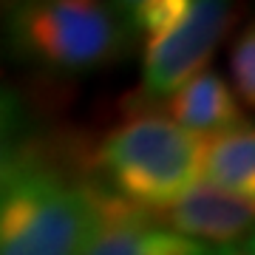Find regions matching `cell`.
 Listing matches in <instances>:
<instances>
[{"instance_id":"6","label":"cell","mask_w":255,"mask_h":255,"mask_svg":"<svg viewBox=\"0 0 255 255\" xmlns=\"http://www.w3.org/2000/svg\"><path fill=\"white\" fill-rule=\"evenodd\" d=\"M150 216L162 221L167 230H173L176 236L190 238L196 244L210 241L213 247H224L250 238L255 204L253 199L210 187V184H193L170 207Z\"/></svg>"},{"instance_id":"10","label":"cell","mask_w":255,"mask_h":255,"mask_svg":"<svg viewBox=\"0 0 255 255\" xmlns=\"http://www.w3.org/2000/svg\"><path fill=\"white\" fill-rule=\"evenodd\" d=\"M190 0H139L125 14V26L133 34H142L150 40H159L184 17Z\"/></svg>"},{"instance_id":"4","label":"cell","mask_w":255,"mask_h":255,"mask_svg":"<svg viewBox=\"0 0 255 255\" xmlns=\"http://www.w3.org/2000/svg\"><path fill=\"white\" fill-rule=\"evenodd\" d=\"M236 0H190L184 17L167 34L150 40L142 60V82L133 105L167 100L187 80L204 71L227 31Z\"/></svg>"},{"instance_id":"13","label":"cell","mask_w":255,"mask_h":255,"mask_svg":"<svg viewBox=\"0 0 255 255\" xmlns=\"http://www.w3.org/2000/svg\"><path fill=\"white\" fill-rule=\"evenodd\" d=\"M136 3H139V0H114V6H111V9L117 11L119 17H122V23H125V14H128L130 9H133Z\"/></svg>"},{"instance_id":"12","label":"cell","mask_w":255,"mask_h":255,"mask_svg":"<svg viewBox=\"0 0 255 255\" xmlns=\"http://www.w3.org/2000/svg\"><path fill=\"white\" fill-rule=\"evenodd\" d=\"M201 255H253V236L238 241V244H224V247H207Z\"/></svg>"},{"instance_id":"11","label":"cell","mask_w":255,"mask_h":255,"mask_svg":"<svg viewBox=\"0 0 255 255\" xmlns=\"http://www.w3.org/2000/svg\"><path fill=\"white\" fill-rule=\"evenodd\" d=\"M230 71H233V85L236 97L244 100L247 105L255 102V31L247 26L238 34L236 46L230 51Z\"/></svg>"},{"instance_id":"3","label":"cell","mask_w":255,"mask_h":255,"mask_svg":"<svg viewBox=\"0 0 255 255\" xmlns=\"http://www.w3.org/2000/svg\"><path fill=\"white\" fill-rule=\"evenodd\" d=\"M201 136L173 119L145 114L114 128L97 147L105 187L147 213L170 207L199 179Z\"/></svg>"},{"instance_id":"7","label":"cell","mask_w":255,"mask_h":255,"mask_svg":"<svg viewBox=\"0 0 255 255\" xmlns=\"http://www.w3.org/2000/svg\"><path fill=\"white\" fill-rule=\"evenodd\" d=\"M167 111L176 125L196 136H210L244 122L238 100L216 71H201L187 80L179 91L167 97Z\"/></svg>"},{"instance_id":"2","label":"cell","mask_w":255,"mask_h":255,"mask_svg":"<svg viewBox=\"0 0 255 255\" xmlns=\"http://www.w3.org/2000/svg\"><path fill=\"white\" fill-rule=\"evenodd\" d=\"M130 31L105 0H11L6 40L31 68L80 77L125 57Z\"/></svg>"},{"instance_id":"5","label":"cell","mask_w":255,"mask_h":255,"mask_svg":"<svg viewBox=\"0 0 255 255\" xmlns=\"http://www.w3.org/2000/svg\"><path fill=\"white\" fill-rule=\"evenodd\" d=\"M207 244L176 236L147 210L122 201L100 182L94 230L82 255H201Z\"/></svg>"},{"instance_id":"1","label":"cell","mask_w":255,"mask_h":255,"mask_svg":"<svg viewBox=\"0 0 255 255\" xmlns=\"http://www.w3.org/2000/svg\"><path fill=\"white\" fill-rule=\"evenodd\" d=\"M100 182L71 173L31 142L0 179V255H82Z\"/></svg>"},{"instance_id":"8","label":"cell","mask_w":255,"mask_h":255,"mask_svg":"<svg viewBox=\"0 0 255 255\" xmlns=\"http://www.w3.org/2000/svg\"><path fill=\"white\" fill-rule=\"evenodd\" d=\"M199 176L204 184L236 193L244 199L255 196V133L250 122L210 133L201 139Z\"/></svg>"},{"instance_id":"9","label":"cell","mask_w":255,"mask_h":255,"mask_svg":"<svg viewBox=\"0 0 255 255\" xmlns=\"http://www.w3.org/2000/svg\"><path fill=\"white\" fill-rule=\"evenodd\" d=\"M31 139H28V119L23 102L11 88L0 85V179L23 159Z\"/></svg>"}]
</instances>
